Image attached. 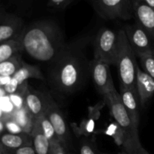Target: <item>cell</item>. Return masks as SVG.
I'll return each mask as SVG.
<instances>
[{"label": "cell", "mask_w": 154, "mask_h": 154, "mask_svg": "<svg viewBox=\"0 0 154 154\" xmlns=\"http://www.w3.org/2000/svg\"><path fill=\"white\" fill-rule=\"evenodd\" d=\"M90 38L82 37L67 44L60 57L51 63L50 80L53 87L60 93L70 94L82 87L90 74V63L86 48Z\"/></svg>", "instance_id": "cell-1"}, {"label": "cell", "mask_w": 154, "mask_h": 154, "mask_svg": "<svg viewBox=\"0 0 154 154\" xmlns=\"http://www.w3.org/2000/svg\"><path fill=\"white\" fill-rule=\"evenodd\" d=\"M21 51L36 61L54 63L67 43L59 26L52 20H40L23 29L17 36Z\"/></svg>", "instance_id": "cell-2"}, {"label": "cell", "mask_w": 154, "mask_h": 154, "mask_svg": "<svg viewBox=\"0 0 154 154\" xmlns=\"http://www.w3.org/2000/svg\"><path fill=\"white\" fill-rule=\"evenodd\" d=\"M104 100L109 107L114 120L125 135L123 150L128 154H135L142 147L138 135V127L135 126L123 106L120 93L116 91L110 92L103 96Z\"/></svg>", "instance_id": "cell-3"}, {"label": "cell", "mask_w": 154, "mask_h": 154, "mask_svg": "<svg viewBox=\"0 0 154 154\" xmlns=\"http://www.w3.org/2000/svg\"><path fill=\"white\" fill-rule=\"evenodd\" d=\"M136 55L131 48L123 29L118 31V48L116 66L118 69L120 86L137 90Z\"/></svg>", "instance_id": "cell-4"}, {"label": "cell", "mask_w": 154, "mask_h": 154, "mask_svg": "<svg viewBox=\"0 0 154 154\" xmlns=\"http://www.w3.org/2000/svg\"><path fill=\"white\" fill-rule=\"evenodd\" d=\"M118 48V32L107 27L100 29L94 41V59L109 66H116Z\"/></svg>", "instance_id": "cell-5"}, {"label": "cell", "mask_w": 154, "mask_h": 154, "mask_svg": "<svg viewBox=\"0 0 154 154\" xmlns=\"http://www.w3.org/2000/svg\"><path fill=\"white\" fill-rule=\"evenodd\" d=\"M96 11L108 20H128L133 17L132 0H93Z\"/></svg>", "instance_id": "cell-6"}, {"label": "cell", "mask_w": 154, "mask_h": 154, "mask_svg": "<svg viewBox=\"0 0 154 154\" xmlns=\"http://www.w3.org/2000/svg\"><path fill=\"white\" fill-rule=\"evenodd\" d=\"M45 114L54 126L60 144L67 150L72 143L70 130L63 112L51 96H48V105Z\"/></svg>", "instance_id": "cell-7"}, {"label": "cell", "mask_w": 154, "mask_h": 154, "mask_svg": "<svg viewBox=\"0 0 154 154\" xmlns=\"http://www.w3.org/2000/svg\"><path fill=\"white\" fill-rule=\"evenodd\" d=\"M110 66L107 63L94 60L90 63V74L96 90L102 96L117 90L111 77Z\"/></svg>", "instance_id": "cell-8"}, {"label": "cell", "mask_w": 154, "mask_h": 154, "mask_svg": "<svg viewBox=\"0 0 154 154\" xmlns=\"http://www.w3.org/2000/svg\"><path fill=\"white\" fill-rule=\"evenodd\" d=\"M123 30L126 33L129 44L136 57L153 51L151 38L136 23L134 24H128L124 27Z\"/></svg>", "instance_id": "cell-9"}, {"label": "cell", "mask_w": 154, "mask_h": 154, "mask_svg": "<svg viewBox=\"0 0 154 154\" xmlns=\"http://www.w3.org/2000/svg\"><path fill=\"white\" fill-rule=\"evenodd\" d=\"M30 78L39 80L45 79L43 74L37 66L23 62L21 67L11 77V79L9 84L5 86L3 89L8 94H13L21 85H23L24 83L27 82V80L30 79Z\"/></svg>", "instance_id": "cell-10"}, {"label": "cell", "mask_w": 154, "mask_h": 154, "mask_svg": "<svg viewBox=\"0 0 154 154\" xmlns=\"http://www.w3.org/2000/svg\"><path fill=\"white\" fill-rule=\"evenodd\" d=\"M133 17L148 35L154 39V10L142 0H132Z\"/></svg>", "instance_id": "cell-11"}, {"label": "cell", "mask_w": 154, "mask_h": 154, "mask_svg": "<svg viewBox=\"0 0 154 154\" xmlns=\"http://www.w3.org/2000/svg\"><path fill=\"white\" fill-rule=\"evenodd\" d=\"M120 99L123 106L135 126L138 127L140 120V108L141 105L137 90L120 86Z\"/></svg>", "instance_id": "cell-12"}, {"label": "cell", "mask_w": 154, "mask_h": 154, "mask_svg": "<svg viewBox=\"0 0 154 154\" xmlns=\"http://www.w3.org/2000/svg\"><path fill=\"white\" fill-rule=\"evenodd\" d=\"M23 29L21 18L13 14L0 16V43L17 37Z\"/></svg>", "instance_id": "cell-13"}, {"label": "cell", "mask_w": 154, "mask_h": 154, "mask_svg": "<svg viewBox=\"0 0 154 154\" xmlns=\"http://www.w3.org/2000/svg\"><path fill=\"white\" fill-rule=\"evenodd\" d=\"M136 88L142 108L154 96V79L147 75L139 66L137 67Z\"/></svg>", "instance_id": "cell-14"}, {"label": "cell", "mask_w": 154, "mask_h": 154, "mask_svg": "<svg viewBox=\"0 0 154 154\" xmlns=\"http://www.w3.org/2000/svg\"><path fill=\"white\" fill-rule=\"evenodd\" d=\"M49 95H45L28 87L25 96V106L35 119L45 114Z\"/></svg>", "instance_id": "cell-15"}, {"label": "cell", "mask_w": 154, "mask_h": 154, "mask_svg": "<svg viewBox=\"0 0 154 154\" xmlns=\"http://www.w3.org/2000/svg\"><path fill=\"white\" fill-rule=\"evenodd\" d=\"M0 142L11 152H14L24 146L33 144L31 135L26 133H4L0 135Z\"/></svg>", "instance_id": "cell-16"}, {"label": "cell", "mask_w": 154, "mask_h": 154, "mask_svg": "<svg viewBox=\"0 0 154 154\" xmlns=\"http://www.w3.org/2000/svg\"><path fill=\"white\" fill-rule=\"evenodd\" d=\"M31 136L32 138L33 147L36 154H53L51 143L44 135L39 123L36 119L35 120Z\"/></svg>", "instance_id": "cell-17"}, {"label": "cell", "mask_w": 154, "mask_h": 154, "mask_svg": "<svg viewBox=\"0 0 154 154\" xmlns=\"http://www.w3.org/2000/svg\"><path fill=\"white\" fill-rule=\"evenodd\" d=\"M11 116L20 126L24 133L31 135L35 119L26 108V106L20 109H15Z\"/></svg>", "instance_id": "cell-18"}, {"label": "cell", "mask_w": 154, "mask_h": 154, "mask_svg": "<svg viewBox=\"0 0 154 154\" xmlns=\"http://www.w3.org/2000/svg\"><path fill=\"white\" fill-rule=\"evenodd\" d=\"M21 51L17 37L0 43V63L9 60Z\"/></svg>", "instance_id": "cell-19"}, {"label": "cell", "mask_w": 154, "mask_h": 154, "mask_svg": "<svg viewBox=\"0 0 154 154\" xmlns=\"http://www.w3.org/2000/svg\"><path fill=\"white\" fill-rule=\"evenodd\" d=\"M23 60L19 54L9 60L0 63V75L11 78L23 64Z\"/></svg>", "instance_id": "cell-20"}, {"label": "cell", "mask_w": 154, "mask_h": 154, "mask_svg": "<svg viewBox=\"0 0 154 154\" xmlns=\"http://www.w3.org/2000/svg\"><path fill=\"white\" fill-rule=\"evenodd\" d=\"M36 120L39 123L44 135L48 138L51 145L57 142H60V140H59L58 137L56 134L54 126H52L51 123L48 120V117L45 116V114H43L41 117H38V118H36Z\"/></svg>", "instance_id": "cell-21"}, {"label": "cell", "mask_w": 154, "mask_h": 154, "mask_svg": "<svg viewBox=\"0 0 154 154\" xmlns=\"http://www.w3.org/2000/svg\"><path fill=\"white\" fill-rule=\"evenodd\" d=\"M142 70L154 79V55L153 51L138 56Z\"/></svg>", "instance_id": "cell-22"}, {"label": "cell", "mask_w": 154, "mask_h": 154, "mask_svg": "<svg viewBox=\"0 0 154 154\" xmlns=\"http://www.w3.org/2000/svg\"><path fill=\"white\" fill-rule=\"evenodd\" d=\"M104 133L112 137L114 141H115V142L117 143V145L123 147L125 142V135L123 133V130L120 129V127L117 125L116 122L109 125V126L107 128V129L104 132Z\"/></svg>", "instance_id": "cell-23"}, {"label": "cell", "mask_w": 154, "mask_h": 154, "mask_svg": "<svg viewBox=\"0 0 154 154\" xmlns=\"http://www.w3.org/2000/svg\"><path fill=\"white\" fill-rule=\"evenodd\" d=\"M79 154H107L101 152L93 139L84 138L80 144Z\"/></svg>", "instance_id": "cell-24"}, {"label": "cell", "mask_w": 154, "mask_h": 154, "mask_svg": "<svg viewBox=\"0 0 154 154\" xmlns=\"http://www.w3.org/2000/svg\"><path fill=\"white\" fill-rule=\"evenodd\" d=\"M4 123L5 129L7 130L8 133L11 134H22L24 133L23 129H21L20 126L17 124L16 121L11 117V116L5 117L2 120Z\"/></svg>", "instance_id": "cell-25"}, {"label": "cell", "mask_w": 154, "mask_h": 154, "mask_svg": "<svg viewBox=\"0 0 154 154\" xmlns=\"http://www.w3.org/2000/svg\"><path fill=\"white\" fill-rule=\"evenodd\" d=\"M81 133L84 134L86 137H88L93 133L95 129V120L93 117L84 120L81 125Z\"/></svg>", "instance_id": "cell-26"}, {"label": "cell", "mask_w": 154, "mask_h": 154, "mask_svg": "<svg viewBox=\"0 0 154 154\" xmlns=\"http://www.w3.org/2000/svg\"><path fill=\"white\" fill-rule=\"evenodd\" d=\"M72 0H48V5L55 8L66 7Z\"/></svg>", "instance_id": "cell-27"}, {"label": "cell", "mask_w": 154, "mask_h": 154, "mask_svg": "<svg viewBox=\"0 0 154 154\" xmlns=\"http://www.w3.org/2000/svg\"><path fill=\"white\" fill-rule=\"evenodd\" d=\"M14 154H36L33 144L24 146L13 152Z\"/></svg>", "instance_id": "cell-28"}, {"label": "cell", "mask_w": 154, "mask_h": 154, "mask_svg": "<svg viewBox=\"0 0 154 154\" xmlns=\"http://www.w3.org/2000/svg\"><path fill=\"white\" fill-rule=\"evenodd\" d=\"M52 153L53 154H67L66 149L60 144V142H57L56 144H52Z\"/></svg>", "instance_id": "cell-29"}, {"label": "cell", "mask_w": 154, "mask_h": 154, "mask_svg": "<svg viewBox=\"0 0 154 154\" xmlns=\"http://www.w3.org/2000/svg\"><path fill=\"white\" fill-rule=\"evenodd\" d=\"M11 78V77H4L0 75V87H4L5 86L9 84Z\"/></svg>", "instance_id": "cell-30"}, {"label": "cell", "mask_w": 154, "mask_h": 154, "mask_svg": "<svg viewBox=\"0 0 154 154\" xmlns=\"http://www.w3.org/2000/svg\"><path fill=\"white\" fill-rule=\"evenodd\" d=\"M11 152L8 150L1 142H0V154H11Z\"/></svg>", "instance_id": "cell-31"}, {"label": "cell", "mask_w": 154, "mask_h": 154, "mask_svg": "<svg viewBox=\"0 0 154 154\" xmlns=\"http://www.w3.org/2000/svg\"><path fill=\"white\" fill-rule=\"evenodd\" d=\"M142 1L154 10V0H142Z\"/></svg>", "instance_id": "cell-32"}, {"label": "cell", "mask_w": 154, "mask_h": 154, "mask_svg": "<svg viewBox=\"0 0 154 154\" xmlns=\"http://www.w3.org/2000/svg\"><path fill=\"white\" fill-rule=\"evenodd\" d=\"M135 154H150L148 153V152L147 151V150H145V149L143 147H141V148H139L138 150V151L135 153Z\"/></svg>", "instance_id": "cell-33"}, {"label": "cell", "mask_w": 154, "mask_h": 154, "mask_svg": "<svg viewBox=\"0 0 154 154\" xmlns=\"http://www.w3.org/2000/svg\"><path fill=\"white\" fill-rule=\"evenodd\" d=\"M5 91L4 90L3 87H0V97L4 96V94H5Z\"/></svg>", "instance_id": "cell-34"}, {"label": "cell", "mask_w": 154, "mask_h": 154, "mask_svg": "<svg viewBox=\"0 0 154 154\" xmlns=\"http://www.w3.org/2000/svg\"><path fill=\"white\" fill-rule=\"evenodd\" d=\"M3 129H5L4 123H3V121H0V132H2Z\"/></svg>", "instance_id": "cell-35"}, {"label": "cell", "mask_w": 154, "mask_h": 154, "mask_svg": "<svg viewBox=\"0 0 154 154\" xmlns=\"http://www.w3.org/2000/svg\"><path fill=\"white\" fill-rule=\"evenodd\" d=\"M117 154H128V153H126V152H125L124 150H122L121 152H120V153H118Z\"/></svg>", "instance_id": "cell-36"}, {"label": "cell", "mask_w": 154, "mask_h": 154, "mask_svg": "<svg viewBox=\"0 0 154 154\" xmlns=\"http://www.w3.org/2000/svg\"><path fill=\"white\" fill-rule=\"evenodd\" d=\"M153 55H154V48H153Z\"/></svg>", "instance_id": "cell-37"}]
</instances>
